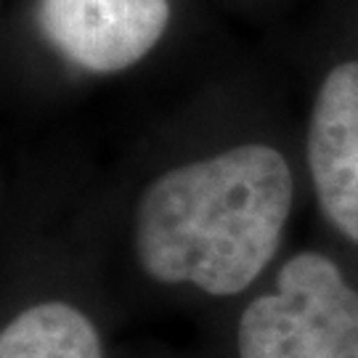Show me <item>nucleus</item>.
I'll use <instances>...</instances> for the list:
<instances>
[{"mask_svg":"<svg viewBox=\"0 0 358 358\" xmlns=\"http://www.w3.org/2000/svg\"><path fill=\"white\" fill-rule=\"evenodd\" d=\"M289 207L287 159L271 146H236L170 170L143 192L138 260L157 282L236 294L273 257Z\"/></svg>","mask_w":358,"mask_h":358,"instance_id":"1","label":"nucleus"},{"mask_svg":"<svg viewBox=\"0 0 358 358\" xmlns=\"http://www.w3.org/2000/svg\"><path fill=\"white\" fill-rule=\"evenodd\" d=\"M308 162L327 217L358 242V62L334 66L319 90Z\"/></svg>","mask_w":358,"mask_h":358,"instance_id":"4","label":"nucleus"},{"mask_svg":"<svg viewBox=\"0 0 358 358\" xmlns=\"http://www.w3.org/2000/svg\"><path fill=\"white\" fill-rule=\"evenodd\" d=\"M0 358H103L101 340L85 313L66 303L22 310L0 332Z\"/></svg>","mask_w":358,"mask_h":358,"instance_id":"5","label":"nucleus"},{"mask_svg":"<svg viewBox=\"0 0 358 358\" xmlns=\"http://www.w3.org/2000/svg\"><path fill=\"white\" fill-rule=\"evenodd\" d=\"M167 0H43L40 27L53 48L88 72H120L162 38Z\"/></svg>","mask_w":358,"mask_h":358,"instance_id":"3","label":"nucleus"},{"mask_svg":"<svg viewBox=\"0 0 358 358\" xmlns=\"http://www.w3.org/2000/svg\"><path fill=\"white\" fill-rule=\"evenodd\" d=\"M242 358H358V292L319 252H300L276 276V292L239 321Z\"/></svg>","mask_w":358,"mask_h":358,"instance_id":"2","label":"nucleus"}]
</instances>
